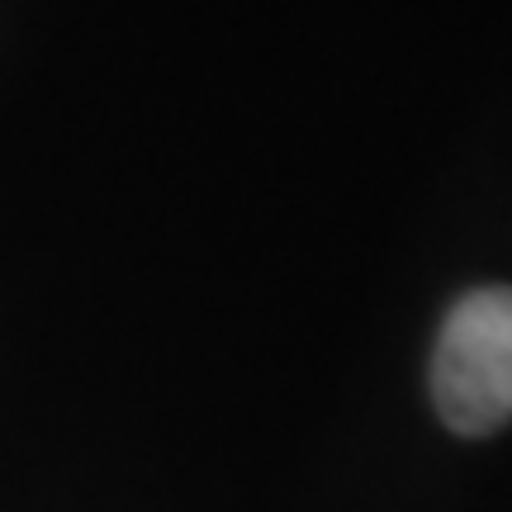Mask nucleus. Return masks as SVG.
Instances as JSON below:
<instances>
[{"mask_svg":"<svg viewBox=\"0 0 512 512\" xmlns=\"http://www.w3.org/2000/svg\"><path fill=\"white\" fill-rule=\"evenodd\" d=\"M432 399L460 437H489L512 422V290H475L446 313L432 351Z\"/></svg>","mask_w":512,"mask_h":512,"instance_id":"obj_1","label":"nucleus"}]
</instances>
